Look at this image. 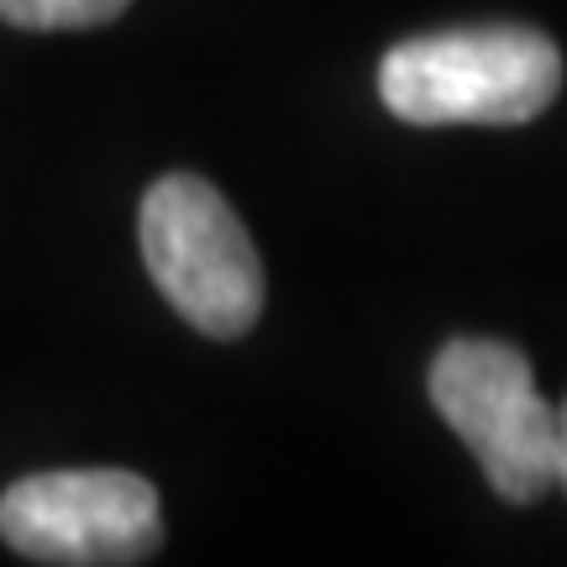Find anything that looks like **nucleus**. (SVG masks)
<instances>
[{"label":"nucleus","mask_w":567,"mask_h":567,"mask_svg":"<svg viewBox=\"0 0 567 567\" xmlns=\"http://www.w3.org/2000/svg\"><path fill=\"white\" fill-rule=\"evenodd\" d=\"M142 264L163 300L205 337H247L264 316L258 247L216 184L163 174L142 200Z\"/></svg>","instance_id":"nucleus-2"},{"label":"nucleus","mask_w":567,"mask_h":567,"mask_svg":"<svg viewBox=\"0 0 567 567\" xmlns=\"http://www.w3.org/2000/svg\"><path fill=\"white\" fill-rule=\"evenodd\" d=\"M563 90V53L536 27H452L394 42L379 95L410 126H520Z\"/></svg>","instance_id":"nucleus-1"},{"label":"nucleus","mask_w":567,"mask_h":567,"mask_svg":"<svg viewBox=\"0 0 567 567\" xmlns=\"http://www.w3.org/2000/svg\"><path fill=\"white\" fill-rule=\"evenodd\" d=\"M0 536L32 563H147L163 547V505L158 488L126 467L32 473L0 494Z\"/></svg>","instance_id":"nucleus-4"},{"label":"nucleus","mask_w":567,"mask_h":567,"mask_svg":"<svg viewBox=\"0 0 567 567\" xmlns=\"http://www.w3.org/2000/svg\"><path fill=\"white\" fill-rule=\"evenodd\" d=\"M557 484L567 488V405L557 410Z\"/></svg>","instance_id":"nucleus-6"},{"label":"nucleus","mask_w":567,"mask_h":567,"mask_svg":"<svg viewBox=\"0 0 567 567\" xmlns=\"http://www.w3.org/2000/svg\"><path fill=\"white\" fill-rule=\"evenodd\" d=\"M431 405L484 463L488 488L530 505L557 484V410L536 394L526 352L488 337H457L431 363Z\"/></svg>","instance_id":"nucleus-3"},{"label":"nucleus","mask_w":567,"mask_h":567,"mask_svg":"<svg viewBox=\"0 0 567 567\" xmlns=\"http://www.w3.org/2000/svg\"><path fill=\"white\" fill-rule=\"evenodd\" d=\"M132 0H0V21L32 27V32H69V27H101L116 21Z\"/></svg>","instance_id":"nucleus-5"}]
</instances>
